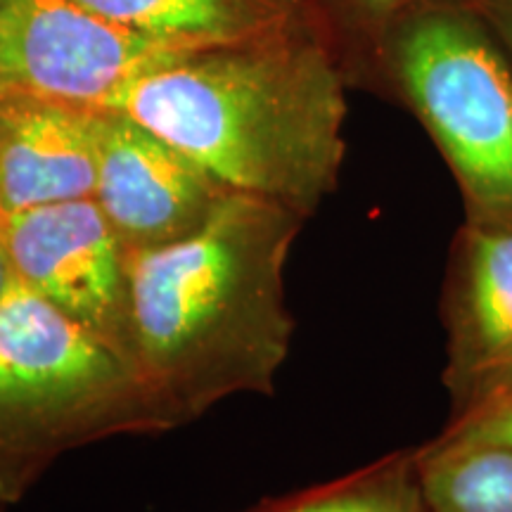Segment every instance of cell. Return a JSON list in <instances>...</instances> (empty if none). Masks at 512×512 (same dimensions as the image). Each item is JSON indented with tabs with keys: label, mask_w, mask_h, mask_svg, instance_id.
Instances as JSON below:
<instances>
[{
	"label": "cell",
	"mask_w": 512,
	"mask_h": 512,
	"mask_svg": "<svg viewBox=\"0 0 512 512\" xmlns=\"http://www.w3.org/2000/svg\"><path fill=\"white\" fill-rule=\"evenodd\" d=\"M432 0H332L349 29H354L368 41V57H373L382 36L396 19Z\"/></svg>",
	"instance_id": "13"
},
{
	"label": "cell",
	"mask_w": 512,
	"mask_h": 512,
	"mask_svg": "<svg viewBox=\"0 0 512 512\" xmlns=\"http://www.w3.org/2000/svg\"><path fill=\"white\" fill-rule=\"evenodd\" d=\"M441 320L446 425H460L512 399V214H465L448 252Z\"/></svg>",
	"instance_id": "6"
},
{
	"label": "cell",
	"mask_w": 512,
	"mask_h": 512,
	"mask_svg": "<svg viewBox=\"0 0 512 512\" xmlns=\"http://www.w3.org/2000/svg\"><path fill=\"white\" fill-rule=\"evenodd\" d=\"M347 86L318 10L287 29L159 69L112 110L169 140L228 190L309 219L342 171Z\"/></svg>",
	"instance_id": "1"
},
{
	"label": "cell",
	"mask_w": 512,
	"mask_h": 512,
	"mask_svg": "<svg viewBox=\"0 0 512 512\" xmlns=\"http://www.w3.org/2000/svg\"><path fill=\"white\" fill-rule=\"evenodd\" d=\"M100 110L0 91V216L93 197Z\"/></svg>",
	"instance_id": "9"
},
{
	"label": "cell",
	"mask_w": 512,
	"mask_h": 512,
	"mask_svg": "<svg viewBox=\"0 0 512 512\" xmlns=\"http://www.w3.org/2000/svg\"><path fill=\"white\" fill-rule=\"evenodd\" d=\"M15 283H17L15 268H12L8 245H5L3 228H0V302H3L5 294H8V292L12 290V285H15Z\"/></svg>",
	"instance_id": "16"
},
{
	"label": "cell",
	"mask_w": 512,
	"mask_h": 512,
	"mask_svg": "<svg viewBox=\"0 0 512 512\" xmlns=\"http://www.w3.org/2000/svg\"><path fill=\"white\" fill-rule=\"evenodd\" d=\"M174 430L143 375L105 339L22 283L0 302V505L64 453Z\"/></svg>",
	"instance_id": "3"
},
{
	"label": "cell",
	"mask_w": 512,
	"mask_h": 512,
	"mask_svg": "<svg viewBox=\"0 0 512 512\" xmlns=\"http://www.w3.org/2000/svg\"><path fill=\"white\" fill-rule=\"evenodd\" d=\"M304 219L230 192L190 238L128 254L131 358L171 425L273 394L292 347L285 266Z\"/></svg>",
	"instance_id": "2"
},
{
	"label": "cell",
	"mask_w": 512,
	"mask_h": 512,
	"mask_svg": "<svg viewBox=\"0 0 512 512\" xmlns=\"http://www.w3.org/2000/svg\"><path fill=\"white\" fill-rule=\"evenodd\" d=\"M456 178L465 214H512V60L470 0L396 19L373 53Z\"/></svg>",
	"instance_id": "4"
},
{
	"label": "cell",
	"mask_w": 512,
	"mask_h": 512,
	"mask_svg": "<svg viewBox=\"0 0 512 512\" xmlns=\"http://www.w3.org/2000/svg\"><path fill=\"white\" fill-rule=\"evenodd\" d=\"M427 512H512V453L425 441L415 446Z\"/></svg>",
	"instance_id": "12"
},
{
	"label": "cell",
	"mask_w": 512,
	"mask_h": 512,
	"mask_svg": "<svg viewBox=\"0 0 512 512\" xmlns=\"http://www.w3.org/2000/svg\"><path fill=\"white\" fill-rule=\"evenodd\" d=\"M0 228L17 283L131 358L128 252L95 197L0 216Z\"/></svg>",
	"instance_id": "7"
},
{
	"label": "cell",
	"mask_w": 512,
	"mask_h": 512,
	"mask_svg": "<svg viewBox=\"0 0 512 512\" xmlns=\"http://www.w3.org/2000/svg\"><path fill=\"white\" fill-rule=\"evenodd\" d=\"M207 48L124 27L76 0H0V91L112 110L133 83Z\"/></svg>",
	"instance_id": "5"
},
{
	"label": "cell",
	"mask_w": 512,
	"mask_h": 512,
	"mask_svg": "<svg viewBox=\"0 0 512 512\" xmlns=\"http://www.w3.org/2000/svg\"><path fill=\"white\" fill-rule=\"evenodd\" d=\"M242 512H427L415 446L330 482L264 498Z\"/></svg>",
	"instance_id": "11"
},
{
	"label": "cell",
	"mask_w": 512,
	"mask_h": 512,
	"mask_svg": "<svg viewBox=\"0 0 512 512\" xmlns=\"http://www.w3.org/2000/svg\"><path fill=\"white\" fill-rule=\"evenodd\" d=\"M230 192L131 114L100 110L93 197L128 254L190 238Z\"/></svg>",
	"instance_id": "8"
},
{
	"label": "cell",
	"mask_w": 512,
	"mask_h": 512,
	"mask_svg": "<svg viewBox=\"0 0 512 512\" xmlns=\"http://www.w3.org/2000/svg\"><path fill=\"white\" fill-rule=\"evenodd\" d=\"M83 8L145 34L230 46L316 15L306 0H76Z\"/></svg>",
	"instance_id": "10"
},
{
	"label": "cell",
	"mask_w": 512,
	"mask_h": 512,
	"mask_svg": "<svg viewBox=\"0 0 512 512\" xmlns=\"http://www.w3.org/2000/svg\"><path fill=\"white\" fill-rule=\"evenodd\" d=\"M470 3L491 24L512 60V0H470Z\"/></svg>",
	"instance_id": "15"
},
{
	"label": "cell",
	"mask_w": 512,
	"mask_h": 512,
	"mask_svg": "<svg viewBox=\"0 0 512 512\" xmlns=\"http://www.w3.org/2000/svg\"><path fill=\"white\" fill-rule=\"evenodd\" d=\"M434 441L456 446H491L512 453V399L475 420L444 425Z\"/></svg>",
	"instance_id": "14"
}]
</instances>
